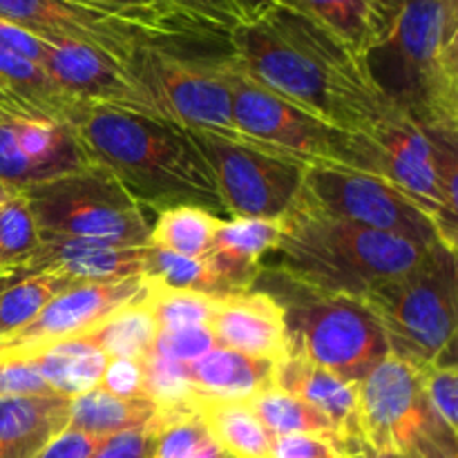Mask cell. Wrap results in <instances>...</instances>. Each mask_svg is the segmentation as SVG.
Returning a JSON list of instances; mask_svg holds the SVG:
<instances>
[{
    "label": "cell",
    "mask_w": 458,
    "mask_h": 458,
    "mask_svg": "<svg viewBox=\"0 0 458 458\" xmlns=\"http://www.w3.org/2000/svg\"><path fill=\"white\" fill-rule=\"evenodd\" d=\"M226 40L228 56L249 79L344 132H369L403 116L358 54L280 4L242 21Z\"/></svg>",
    "instance_id": "cell-1"
},
{
    "label": "cell",
    "mask_w": 458,
    "mask_h": 458,
    "mask_svg": "<svg viewBox=\"0 0 458 458\" xmlns=\"http://www.w3.org/2000/svg\"><path fill=\"white\" fill-rule=\"evenodd\" d=\"M70 125L85 157L106 168L143 210L199 206L228 219L208 164L179 125L89 106H81Z\"/></svg>",
    "instance_id": "cell-2"
},
{
    "label": "cell",
    "mask_w": 458,
    "mask_h": 458,
    "mask_svg": "<svg viewBox=\"0 0 458 458\" xmlns=\"http://www.w3.org/2000/svg\"><path fill=\"white\" fill-rule=\"evenodd\" d=\"M362 61L398 114L458 128V0H398L387 36Z\"/></svg>",
    "instance_id": "cell-3"
},
{
    "label": "cell",
    "mask_w": 458,
    "mask_h": 458,
    "mask_svg": "<svg viewBox=\"0 0 458 458\" xmlns=\"http://www.w3.org/2000/svg\"><path fill=\"white\" fill-rule=\"evenodd\" d=\"M280 219L276 259H267L264 267L311 289L358 300L410 273L432 249L295 206Z\"/></svg>",
    "instance_id": "cell-4"
},
{
    "label": "cell",
    "mask_w": 458,
    "mask_h": 458,
    "mask_svg": "<svg viewBox=\"0 0 458 458\" xmlns=\"http://www.w3.org/2000/svg\"><path fill=\"white\" fill-rule=\"evenodd\" d=\"M383 329L394 358L423 371L456 365L458 262L456 250L432 246L419 267L360 300Z\"/></svg>",
    "instance_id": "cell-5"
},
{
    "label": "cell",
    "mask_w": 458,
    "mask_h": 458,
    "mask_svg": "<svg viewBox=\"0 0 458 458\" xmlns=\"http://www.w3.org/2000/svg\"><path fill=\"white\" fill-rule=\"evenodd\" d=\"M255 289L271 293L284 309L291 353L343 380L360 385L389 353L378 320L358 298L311 289L268 267Z\"/></svg>",
    "instance_id": "cell-6"
},
{
    "label": "cell",
    "mask_w": 458,
    "mask_h": 458,
    "mask_svg": "<svg viewBox=\"0 0 458 458\" xmlns=\"http://www.w3.org/2000/svg\"><path fill=\"white\" fill-rule=\"evenodd\" d=\"M358 423L371 456L458 458V432L432 410L420 371L392 353L358 385Z\"/></svg>",
    "instance_id": "cell-7"
},
{
    "label": "cell",
    "mask_w": 458,
    "mask_h": 458,
    "mask_svg": "<svg viewBox=\"0 0 458 458\" xmlns=\"http://www.w3.org/2000/svg\"><path fill=\"white\" fill-rule=\"evenodd\" d=\"M40 237H76L121 246H148L146 210L97 164L58 174L21 192Z\"/></svg>",
    "instance_id": "cell-8"
},
{
    "label": "cell",
    "mask_w": 458,
    "mask_h": 458,
    "mask_svg": "<svg viewBox=\"0 0 458 458\" xmlns=\"http://www.w3.org/2000/svg\"><path fill=\"white\" fill-rule=\"evenodd\" d=\"M130 72L150 89L170 123L264 150L235 125L231 88L219 72L217 58L183 56L161 40H152L137 49Z\"/></svg>",
    "instance_id": "cell-9"
},
{
    "label": "cell",
    "mask_w": 458,
    "mask_h": 458,
    "mask_svg": "<svg viewBox=\"0 0 458 458\" xmlns=\"http://www.w3.org/2000/svg\"><path fill=\"white\" fill-rule=\"evenodd\" d=\"M233 97V116L242 134L264 150L291 157L304 165H343L347 168L352 132L318 119L262 88L235 65L228 54L217 58Z\"/></svg>",
    "instance_id": "cell-10"
},
{
    "label": "cell",
    "mask_w": 458,
    "mask_h": 458,
    "mask_svg": "<svg viewBox=\"0 0 458 458\" xmlns=\"http://www.w3.org/2000/svg\"><path fill=\"white\" fill-rule=\"evenodd\" d=\"M293 206L405 237L420 246L445 244L437 224L396 188L343 165H309Z\"/></svg>",
    "instance_id": "cell-11"
},
{
    "label": "cell",
    "mask_w": 458,
    "mask_h": 458,
    "mask_svg": "<svg viewBox=\"0 0 458 458\" xmlns=\"http://www.w3.org/2000/svg\"><path fill=\"white\" fill-rule=\"evenodd\" d=\"M347 168L396 188L437 224L443 242L456 250V215L447 210L438 191L432 148L423 128L401 116L369 132H352Z\"/></svg>",
    "instance_id": "cell-12"
},
{
    "label": "cell",
    "mask_w": 458,
    "mask_h": 458,
    "mask_svg": "<svg viewBox=\"0 0 458 458\" xmlns=\"http://www.w3.org/2000/svg\"><path fill=\"white\" fill-rule=\"evenodd\" d=\"M186 132L213 173L226 217H284L298 197L309 165L210 134Z\"/></svg>",
    "instance_id": "cell-13"
},
{
    "label": "cell",
    "mask_w": 458,
    "mask_h": 458,
    "mask_svg": "<svg viewBox=\"0 0 458 458\" xmlns=\"http://www.w3.org/2000/svg\"><path fill=\"white\" fill-rule=\"evenodd\" d=\"M0 21L22 27L47 43H83L130 67L141 45L188 31L161 30L79 0H0Z\"/></svg>",
    "instance_id": "cell-14"
},
{
    "label": "cell",
    "mask_w": 458,
    "mask_h": 458,
    "mask_svg": "<svg viewBox=\"0 0 458 458\" xmlns=\"http://www.w3.org/2000/svg\"><path fill=\"white\" fill-rule=\"evenodd\" d=\"M40 67L72 101L168 121L150 89L130 72V67L121 65L101 49L70 40L49 43Z\"/></svg>",
    "instance_id": "cell-15"
},
{
    "label": "cell",
    "mask_w": 458,
    "mask_h": 458,
    "mask_svg": "<svg viewBox=\"0 0 458 458\" xmlns=\"http://www.w3.org/2000/svg\"><path fill=\"white\" fill-rule=\"evenodd\" d=\"M148 295L143 277L107 282H74L58 293L34 320L0 340V352L34 353L45 344L79 338L106 320L110 313Z\"/></svg>",
    "instance_id": "cell-16"
},
{
    "label": "cell",
    "mask_w": 458,
    "mask_h": 458,
    "mask_svg": "<svg viewBox=\"0 0 458 458\" xmlns=\"http://www.w3.org/2000/svg\"><path fill=\"white\" fill-rule=\"evenodd\" d=\"M217 347L280 362L291 353L284 309L262 289L217 298L210 322Z\"/></svg>",
    "instance_id": "cell-17"
},
{
    "label": "cell",
    "mask_w": 458,
    "mask_h": 458,
    "mask_svg": "<svg viewBox=\"0 0 458 458\" xmlns=\"http://www.w3.org/2000/svg\"><path fill=\"white\" fill-rule=\"evenodd\" d=\"M146 246H121L76 237H40L25 273H61L76 282H107L143 277Z\"/></svg>",
    "instance_id": "cell-18"
},
{
    "label": "cell",
    "mask_w": 458,
    "mask_h": 458,
    "mask_svg": "<svg viewBox=\"0 0 458 458\" xmlns=\"http://www.w3.org/2000/svg\"><path fill=\"white\" fill-rule=\"evenodd\" d=\"M276 387L293 394L331 420L349 450L367 452L358 423L356 383L343 380L340 376L291 353L276 365Z\"/></svg>",
    "instance_id": "cell-19"
},
{
    "label": "cell",
    "mask_w": 458,
    "mask_h": 458,
    "mask_svg": "<svg viewBox=\"0 0 458 458\" xmlns=\"http://www.w3.org/2000/svg\"><path fill=\"white\" fill-rule=\"evenodd\" d=\"M276 4L322 27L362 58L387 36L398 0H276Z\"/></svg>",
    "instance_id": "cell-20"
},
{
    "label": "cell",
    "mask_w": 458,
    "mask_h": 458,
    "mask_svg": "<svg viewBox=\"0 0 458 458\" xmlns=\"http://www.w3.org/2000/svg\"><path fill=\"white\" fill-rule=\"evenodd\" d=\"M81 106L56 88L43 67L0 47V112L70 125Z\"/></svg>",
    "instance_id": "cell-21"
},
{
    "label": "cell",
    "mask_w": 458,
    "mask_h": 458,
    "mask_svg": "<svg viewBox=\"0 0 458 458\" xmlns=\"http://www.w3.org/2000/svg\"><path fill=\"white\" fill-rule=\"evenodd\" d=\"M277 362L215 347L191 362V378L199 401L250 403L264 389L276 385Z\"/></svg>",
    "instance_id": "cell-22"
},
{
    "label": "cell",
    "mask_w": 458,
    "mask_h": 458,
    "mask_svg": "<svg viewBox=\"0 0 458 458\" xmlns=\"http://www.w3.org/2000/svg\"><path fill=\"white\" fill-rule=\"evenodd\" d=\"M70 398H0V458H36L67 428Z\"/></svg>",
    "instance_id": "cell-23"
},
{
    "label": "cell",
    "mask_w": 458,
    "mask_h": 458,
    "mask_svg": "<svg viewBox=\"0 0 458 458\" xmlns=\"http://www.w3.org/2000/svg\"><path fill=\"white\" fill-rule=\"evenodd\" d=\"M38 365L40 376L56 396L74 398L98 387L110 358L88 338L58 340L27 353Z\"/></svg>",
    "instance_id": "cell-24"
},
{
    "label": "cell",
    "mask_w": 458,
    "mask_h": 458,
    "mask_svg": "<svg viewBox=\"0 0 458 458\" xmlns=\"http://www.w3.org/2000/svg\"><path fill=\"white\" fill-rule=\"evenodd\" d=\"M159 410L148 398H116L101 387L70 398V419L67 428L92 437L139 429L148 425H164Z\"/></svg>",
    "instance_id": "cell-25"
},
{
    "label": "cell",
    "mask_w": 458,
    "mask_h": 458,
    "mask_svg": "<svg viewBox=\"0 0 458 458\" xmlns=\"http://www.w3.org/2000/svg\"><path fill=\"white\" fill-rule=\"evenodd\" d=\"M199 419L210 438L233 458H271L273 437L264 429L249 403H199Z\"/></svg>",
    "instance_id": "cell-26"
},
{
    "label": "cell",
    "mask_w": 458,
    "mask_h": 458,
    "mask_svg": "<svg viewBox=\"0 0 458 458\" xmlns=\"http://www.w3.org/2000/svg\"><path fill=\"white\" fill-rule=\"evenodd\" d=\"M224 217L199 208V206H177L157 213L155 224H150L148 246L183 258L201 259L213 250L215 235Z\"/></svg>",
    "instance_id": "cell-27"
},
{
    "label": "cell",
    "mask_w": 458,
    "mask_h": 458,
    "mask_svg": "<svg viewBox=\"0 0 458 458\" xmlns=\"http://www.w3.org/2000/svg\"><path fill=\"white\" fill-rule=\"evenodd\" d=\"M159 327L146 304V298L134 300L89 329L83 338L97 344L107 358H137L143 360L152 352Z\"/></svg>",
    "instance_id": "cell-28"
},
{
    "label": "cell",
    "mask_w": 458,
    "mask_h": 458,
    "mask_svg": "<svg viewBox=\"0 0 458 458\" xmlns=\"http://www.w3.org/2000/svg\"><path fill=\"white\" fill-rule=\"evenodd\" d=\"M249 405L273 438L286 437V434H318V437L331 438V441L340 443L344 450H349L343 438H340V434L335 432L334 425H331V420H327L320 411L313 410L311 405L300 401L293 394L276 387V385L258 394ZM349 452L352 454H362V452Z\"/></svg>",
    "instance_id": "cell-29"
},
{
    "label": "cell",
    "mask_w": 458,
    "mask_h": 458,
    "mask_svg": "<svg viewBox=\"0 0 458 458\" xmlns=\"http://www.w3.org/2000/svg\"><path fill=\"white\" fill-rule=\"evenodd\" d=\"M143 396L159 410L161 419L174 420L199 411V396L191 378L188 362L148 353Z\"/></svg>",
    "instance_id": "cell-30"
},
{
    "label": "cell",
    "mask_w": 458,
    "mask_h": 458,
    "mask_svg": "<svg viewBox=\"0 0 458 458\" xmlns=\"http://www.w3.org/2000/svg\"><path fill=\"white\" fill-rule=\"evenodd\" d=\"M61 273H27L0 295V340L30 325L58 293L74 284Z\"/></svg>",
    "instance_id": "cell-31"
},
{
    "label": "cell",
    "mask_w": 458,
    "mask_h": 458,
    "mask_svg": "<svg viewBox=\"0 0 458 458\" xmlns=\"http://www.w3.org/2000/svg\"><path fill=\"white\" fill-rule=\"evenodd\" d=\"M143 280L152 289L164 291H192V293L215 295V280L210 273L208 259H192L170 250L146 246V264Z\"/></svg>",
    "instance_id": "cell-32"
},
{
    "label": "cell",
    "mask_w": 458,
    "mask_h": 458,
    "mask_svg": "<svg viewBox=\"0 0 458 458\" xmlns=\"http://www.w3.org/2000/svg\"><path fill=\"white\" fill-rule=\"evenodd\" d=\"M146 304L155 316L159 331L210 327L217 298L192 291H164L148 286Z\"/></svg>",
    "instance_id": "cell-33"
},
{
    "label": "cell",
    "mask_w": 458,
    "mask_h": 458,
    "mask_svg": "<svg viewBox=\"0 0 458 458\" xmlns=\"http://www.w3.org/2000/svg\"><path fill=\"white\" fill-rule=\"evenodd\" d=\"M38 244L40 233L30 206L21 195H13L0 208V268L22 271Z\"/></svg>",
    "instance_id": "cell-34"
},
{
    "label": "cell",
    "mask_w": 458,
    "mask_h": 458,
    "mask_svg": "<svg viewBox=\"0 0 458 458\" xmlns=\"http://www.w3.org/2000/svg\"><path fill=\"white\" fill-rule=\"evenodd\" d=\"M432 148L438 191L452 215H458V128H423Z\"/></svg>",
    "instance_id": "cell-35"
},
{
    "label": "cell",
    "mask_w": 458,
    "mask_h": 458,
    "mask_svg": "<svg viewBox=\"0 0 458 458\" xmlns=\"http://www.w3.org/2000/svg\"><path fill=\"white\" fill-rule=\"evenodd\" d=\"M56 396L27 353L0 352V398Z\"/></svg>",
    "instance_id": "cell-36"
},
{
    "label": "cell",
    "mask_w": 458,
    "mask_h": 458,
    "mask_svg": "<svg viewBox=\"0 0 458 458\" xmlns=\"http://www.w3.org/2000/svg\"><path fill=\"white\" fill-rule=\"evenodd\" d=\"M213 441L201 423L199 414L182 416V419L168 420L157 432V445L152 458H191L201 447Z\"/></svg>",
    "instance_id": "cell-37"
},
{
    "label": "cell",
    "mask_w": 458,
    "mask_h": 458,
    "mask_svg": "<svg viewBox=\"0 0 458 458\" xmlns=\"http://www.w3.org/2000/svg\"><path fill=\"white\" fill-rule=\"evenodd\" d=\"M159 3L191 25L204 31H215L219 36H226L242 22V13L231 0H159Z\"/></svg>",
    "instance_id": "cell-38"
},
{
    "label": "cell",
    "mask_w": 458,
    "mask_h": 458,
    "mask_svg": "<svg viewBox=\"0 0 458 458\" xmlns=\"http://www.w3.org/2000/svg\"><path fill=\"white\" fill-rule=\"evenodd\" d=\"M215 347H217V340H215L210 327H191V329L159 331L150 353L191 365L213 352Z\"/></svg>",
    "instance_id": "cell-39"
},
{
    "label": "cell",
    "mask_w": 458,
    "mask_h": 458,
    "mask_svg": "<svg viewBox=\"0 0 458 458\" xmlns=\"http://www.w3.org/2000/svg\"><path fill=\"white\" fill-rule=\"evenodd\" d=\"M425 396L443 423L458 432V369L456 365H432L420 371Z\"/></svg>",
    "instance_id": "cell-40"
},
{
    "label": "cell",
    "mask_w": 458,
    "mask_h": 458,
    "mask_svg": "<svg viewBox=\"0 0 458 458\" xmlns=\"http://www.w3.org/2000/svg\"><path fill=\"white\" fill-rule=\"evenodd\" d=\"M79 3L94 4V7H101L107 9V12L121 13V16L134 18V21L148 22L152 27H161V30L204 31L199 27L191 25L188 21H183V18H179L177 13L164 7L159 0H79Z\"/></svg>",
    "instance_id": "cell-41"
},
{
    "label": "cell",
    "mask_w": 458,
    "mask_h": 458,
    "mask_svg": "<svg viewBox=\"0 0 458 458\" xmlns=\"http://www.w3.org/2000/svg\"><path fill=\"white\" fill-rule=\"evenodd\" d=\"M159 428L161 425H148L101 437L92 458H152Z\"/></svg>",
    "instance_id": "cell-42"
},
{
    "label": "cell",
    "mask_w": 458,
    "mask_h": 458,
    "mask_svg": "<svg viewBox=\"0 0 458 458\" xmlns=\"http://www.w3.org/2000/svg\"><path fill=\"white\" fill-rule=\"evenodd\" d=\"M365 454V452H362ZM340 443L318 434H286L276 437L271 445V458H353Z\"/></svg>",
    "instance_id": "cell-43"
},
{
    "label": "cell",
    "mask_w": 458,
    "mask_h": 458,
    "mask_svg": "<svg viewBox=\"0 0 458 458\" xmlns=\"http://www.w3.org/2000/svg\"><path fill=\"white\" fill-rule=\"evenodd\" d=\"M143 383H146V358L143 360L110 358L98 387L116 398H146Z\"/></svg>",
    "instance_id": "cell-44"
},
{
    "label": "cell",
    "mask_w": 458,
    "mask_h": 458,
    "mask_svg": "<svg viewBox=\"0 0 458 458\" xmlns=\"http://www.w3.org/2000/svg\"><path fill=\"white\" fill-rule=\"evenodd\" d=\"M98 441H101V437L65 428L43 447V452L36 458H92Z\"/></svg>",
    "instance_id": "cell-45"
},
{
    "label": "cell",
    "mask_w": 458,
    "mask_h": 458,
    "mask_svg": "<svg viewBox=\"0 0 458 458\" xmlns=\"http://www.w3.org/2000/svg\"><path fill=\"white\" fill-rule=\"evenodd\" d=\"M47 40L38 38L31 31L12 25L7 21H0V47L7 49V52L18 54V56L40 65L45 58V52H47Z\"/></svg>",
    "instance_id": "cell-46"
},
{
    "label": "cell",
    "mask_w": 458,
    "mask_h": 458,
    "mask_svg": "<svg viewBox=\"0 0 458 458\" xmlns=\"http://www.w3.org/2000/svg\"><path fill=\"white\" fill-rule=\"evenodd\" d=\"M231 3L242 13V21H253L267 13L276 4V0H231Z\"/></svg>",
    "instance_id": "cell-47"
},
{
    "label": "cell",
    "mask_w": 458,
    "mask_h": 458,
    "mask_svg": "<svg viewBox=\"0 0 458 458\" xmlns=\"http://www.w3.org/2000/svg\"><path fill=\"white\" fill-rule=\"evenodd\" d=\"M22 276H27L25 271H18V268H0V295L9 289L16 280H21Z\"/></svg>",
    "instance_id": "cell-48"
},
{
    "label": "cell",
    "mask_w": 458,
    "mask_h": 458,
    "mask_svg": "<svg viewBox=\"0 0 458 458\" xmlns=\"http://www.w3.org/2000/svg\"><path fill=\"white\" fill-rule=\"evenodd\" d=\"M224 456H226V454L222 452V447H219L215 441H210L208 445L201 447V450L195 452V454H192L191 458H224Z\"/></svg>",
    "instance_id": "cell-49"
},
{
    "label": "cell",
    "mask_w": 458,
    "mask_h": 458,
    "mask_svg": "<svg viewBox=\"0 0 458 458\" xmlns=\"http://www.w3.org/2000/svg\"><path fill=\"white\" fill-rule=\"evenodd\" d=\"M12 197H13V192L7 191V188H4L3 183H0V208H3V206L7 204V201L12 199Z\"/></svg>",
    "instance_id": "cell-50"
},
{
    "label": "cell",
    "mask_w": 458,
    "mask_h": 458,
    "mask_svg": "<svg viewBox=\"0 0 458 458\" xmlns=\"http://www.w3.org/2000/svg\"><path fill=\"white\" fill-rule=\"evenodd\" d=\"M371 458H401V456H392V454H383V456H371Z\"/></svg>",
    "instance_id": "cell-51"
},
{
    "label": "cell",
    "mask_w": 458,
    "mask_h": 458,
    "mask_svg": "<svg viewBox=\"0 0 458 458\" xmlns=\"http://www.w3.org/2000/svg\"><path fill=\"white\" fill-rule=\"evenodd\" d=\"M353 458H371V454H367V452H365V454H358V456H353Z\"/></svg>",
    "instance_id": "cell-52"
},
{
    "label": "cell",
    "mask_w": 458,
    "mask_h": 458,
    "mask_svg": "<svg viewBox=\"0 0 458 458\" xmlns=\"http://www.w3.org/2000/svg\"><path fill=\"white\" fill-rule=\"evenodd\" d=\"M224 458H233V456H228V454H226V456H224Z\"/></svg>",
    "instance_id": "cell-53"
}]
</instances>
